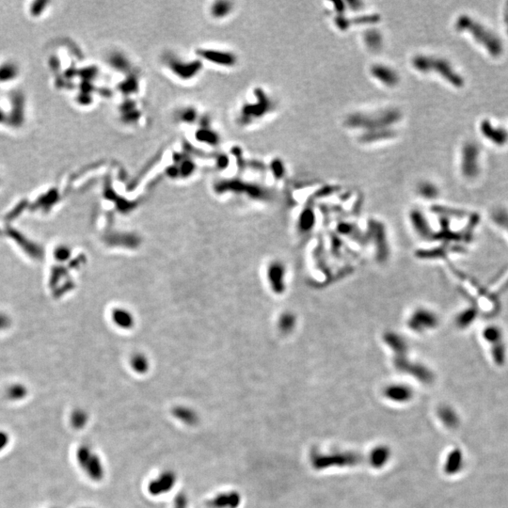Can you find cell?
<instances>
[{"label":"cell","instance_id":"7a4b0ae2","mask_svg":"<svg viewBox=\"0 0 508 508\" xmlns=\"http://www.w3.org/2000/svg\"><path fill=\"white\" fill-rule=\"evenodd\" d=\"M80 460L86 470L88 476L96 481H100L104 476L102 461L100 458L88 447H82L80 451Z\"/></svg>","mask_w":508,"mask_h":508},{"label":"cell","instance_id":"3957f363","mask_svg":"<svg viewBox=\"0 0 508 508\" xmlns=\"http://www.w3.org/2000/svg\"><path fill=\"white\" fill-rule=\"evenodd\" d=\"M242 496L238 490H228L218 493L207 502L209 508H239Z\"/></svg>","mask_w":508,"mask_h":508},{"label":"cell","instance_id":"5b68a950","mask_svg":"<svg viewBox=\"0 0 508 508\" xmlns=\"http://www.w3.org/2000/svg\"><path fill=\"white\" fill-rule=\"evenodd\" d=\"M372 74L376 80L388 86H394L398 81L396 74L389 69V67L383 65H374L372 69Z\"/></svg>","mask_w":508,"mask_h":508},{"label":"cell","instance_id":"6da1fadb","mask_svg":"<svg viewBox=\"0 0 508 508\" xmlns=\"http://www.w3.org/2000/svg\"><path fill=\"white\" fill-rule=\"evenodd\" d=\"M177 483V474L172 470H165L148 483V492L154 497L170 492Z\"/></svg>","mask_w":508,"mask_h":508},{"label":"cell","instance_id":"9c48e42d","mask_svg":"<svg viewBox=\"0 0 508 508\" xmlns=\"http://www.w3.org/2000/svg\"><path fill=\"white\" fill-rule=\"evenodd\" d=\"M172 508H188V498L184 492L178 493L175 496Z\"/></svg>","mask_w":508,"mask_h":508},{"label":"cell","instance_id":"8992f818","mask_svg":"<svg viewBox=\"0 0 508 508\" xmlns=\"http://www.w3.org/2000/svg\"><path fill=\"white\" fill-rule=\"evenodd\" d=\"M112 318L115 324L122 328H130L134 324L133 316L124 308L114 310Z\"/></svg>","mask_w":508,"mask_h":508},{"label":"cell","instance_id":"ba28073f","mask_svg":"<svg viewBox=\"0 0 508 508\" xmlns=\"http://www.w3.org/2000/svg\"><path fill=\"white\" fill-rule=\"evenodd\" d=\"M17 74V69L12 64H6L0 68V80L14 78Z\"/></svg>","mask_w":508,"mask_h":508},{"label":"cell","instance_id":"277c9868","mask_svg":"<svg viewBox=\"0 0 508 508\" xmlns=\"http://www.w3.org/2000/svg\"><path fill=\"white\" fill-rule=\"evenodd\" d=\"M172 415L188 426H195L200 422V415L190 406H176L172 410Z\"/></svg>","mask_w":508,"mask_h":508},{"label":"cell","instance_id":"52a82bcc","mask_svg":"<svg viewBox=\"0 0 508 508\" xmlns=\"http://www.w3.org/2000/svg\"><path fill=\"white\" fill-rule=\"evenodd\" d=\"M131 366L136 373L145 374L149 370V362L147 358L142 354L138 353L131 358Z\"/></svg>","mask_w":508,"mask_h":508},{"label":"cell","instance_id":"30bf717a","mask_svg":"<svg viewBox=\"0 0 508 508\" xmlns=\"http://www.w3.org/2000/svg\"><path fill=\"white\" fill-rule=\"evenodd\" d=\"M2 119H3V115H2V113L0 112V122H1V120Z\"/></svg>","mask_w":508,"mask_h":508}]
</instances>
